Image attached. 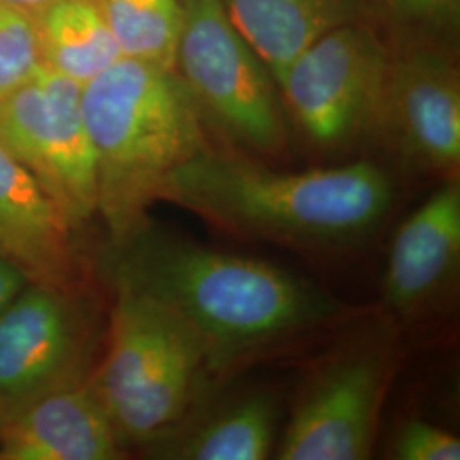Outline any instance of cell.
<instances>
[{
  "instance_id": "30bf717a",
  "label": "cell",
  "mask_w": 460,
  "mask_h": 460,
  "mask_svg": "<svg viewBox=\"0 0 460 460\" xmlns=\"http://www.w3.org/2000/svg\"><path fill=\"white\" fill-rule=\"evenodd\" d=\"M414 167L456 180L460 164V79L438 49L391 57L378 127Z\"/></svg>"
},
{
  "instance_id": "9a60e30c",
  "label": "cell",
  "mask_w": 460,
  "mask_h": 460,
  "mask_svg": "<svg viewBox=\"0 0 460 460\" xmlns=\"http://www.w3.org/2000/svg\"><path fill=\"white\" fill-rule=\"evenodd\" d=\"M34 26L43 66L83 87L123 58L94 0H53Z\"/></svg>"
},
{
  "instance_id": "4fadbf2b",
  "label": "cell",
  "mask_w": 460,
  "mask_h": 460,
  "mask_svg": "<svg viewBox=\"0 0 460 460\" xmlns=\"http://www.w3.org/2000/svg\"><path fill=\"white\" fill-rule=\"evenodd\" d=\"M460 263V188L447 180L397 229L384 279L387 305L412 314L440 296Z\"/></svg>"
},
{
  "instance_id": "2e32d148",
  "label": "cell",
  "mask_w": 460,
  "mask_h": 460,
  "mask_svg": "<svg viewBox=\"0 0 460 460\" xmlns=\"http://www.w3.org/2000/svg\"><path fill=\"white\" fill-rule=\"evenodd\" d=\"M275 437V406L263 394L247 395L222 408L197 427L167 435L165 457L182 460H261Z\"/></svg>"
},
{
  "instance_id": "3957f363",
  "label": "cell",
  "mask_w": 460,
  "mask_h": 460,
  "mask_svg": "<svg viewBox=\"0 0 460 460\" xmlns=\"http://www.w3.org/2000/svg\"><path fill=\"white\" fill-rule=\"evenodd\" d=\"M110 241L144 227L165 180L208 148L205 116L174 68L119 58L83 87Z\"/></svg>"
},
{
  "instance_id": "7402d4cb",
  "label": "cell",
  "mask_w": 460,
  "mask_h": 460,
  "mask_svg": "<svg viewBox=\"0 0 460 460\" xmlns=\"http://www.w3.org/2000/svg\"><path fill=\"white\" fill-rule=\"evenodd\" d=\"M0 2L14 7L19 13L31 17L34 21L36 17L40 16L49 7L53 0H0Z\"/></svg>"
},
{
  "instance_id": "277c9868",
  "label": "cell",
  "mask_w": 460,
  "mask_h": 460,
  "mask_svg": "<svg viewBox=\"0 0 460 460\" xmlns=\"http://www.w3.org/2000/svg\"><path fill=\"white\" fill-rule=\"evenodd\" d=\"M113 288L108 346L89 385L121 447L157 444L181 425L210 363L172 309L132 287Z\"/></svg>"
},
{
  "instance_id": "e0dca14e",
  "label": "cell",
  "mask_w": 460,
  "mask_h": 460,
  "mask_svg": "<svg viewBox=\"0 0 460 460\" xmlns=\"http://www.w3.org/2000/svg\"><path fill=\"white\" fill-rule=\"evenodd\" d=\"M123 57L174 68L180 0H94Z\"/></svg>"
},
{
  "instance_id": "ffe728a7",
  "label": "cell",
  "mask_w": 460,
  "mask_h": 460,
  "mask_svg": "<svg viewBox=\"0 0 460 460\" xmlns=\"http://www.w3.org/2000/svg\"><path fill=\"white\" fill-rule=\"evenodd\" d=\"M395 19L427 31H447L459 24L460 0H382Z\"/></svg>"
},
{
  "instance_id": "5bb4252c",
  "label": "cell",
  "mask_w": 460,
  "mask_h": 460,
  "mask_svg": "<svg viewBox=\"0 0 460 460\" xmlns=\"http://www.w3.org/2000/svg\"><path fill=\"white\" fill-rule=\"evenodd\" d=\"M275 83L321 36L357 22L363 0H220Z\"/></svg>"
},
{
  "instance_id": "6da1fadb",
  "label": "cell",
  "mask_w": 460,
  "mask_h": 460,
  "mask_svg": "<svg viewBox=\"0 0 460 460\" xmlns=\"http://www.w3.org/2000/svg\"><path fill=\"white\" fill-rule=\"evenodd\" d=\"M104 273L157 298L193 329L217 372L268 345L334 319L340 307L261 260L150 230L110 241Z\"/></svg>"
},
{
  "instance_id": "7a4b0ae2",
  "label": "cell",
  "mask_w": 460,
  "mask_h": 460,
  "mask_svg": "<svg viewBox=\"0 0 460 460\" xmlns=\"http://www.w3.org/2000/svg\"><path fill=\"white\" fill-rule=\"evenodd\" d=\"M159 199L237 237L329 246L374 229L391 208L393 184L365 161L279 172L205 148L165 180Z\"/></svg>"
},
{
  "instance_id": "44dd1931",
  "label": "cell",
  "mask_w": 460,
  "mask_h": 460,
  "mask_svg": "<svg viewBox=\"0 0 460 460\" xmlns=\"http://www.w3.org/2000/svg\"><path fill=\"white\" fill-rule=\"evenodd\" d=\"M30 283V279L4 256H0V314L4 313Z\"/></svg>"
},
{
  "instance_id": "d6986e66",
  "label": "cell",
  "mask_w": 460,
  "mask_h": 460,
  "mask_svg": "<svg viewBox=\"0 0 460 460\" xmlns=\"http://www.w3.org/2000/svg\"><path fill=\"white\" fill-rule=\"evenodd\" d=\"M393 454L399 460H459L460 442L444 428L408 420L395 435Z\"/></svg>"
},
{
  "instance_id": "5b68a950",
  "label": "cell",
  "mask_w": 460,
  "mask_h": 460,
  "mask_svg": "<svg viewBox=\"0 0 460 460\" xmlns=\"http://www.w3.org/2000/svg\"><path fill=\"white\" fill-rule=\"evenodd\" d=\"M180 2L174 70L205 119L246 148L279 154L287 132L271 72L232 24L220 0Z\"/></svg>"
},
{
  "instance_id": "ba28073f",
  "label": "cell",
  "mask_w": 460,
  "mask_h": 460,
  "mask_svg": "<svg viewBox=\"0 0 460 460\" xmlns=\"http://www.w3.org/2000/svg\"><path fill=\"white\" fill-rule=\"evenodd\" d=\"M96 331L72 288L30 281L0 314V420L89 380Z\"/></svg>"
},
{
  "instance_id": "8992f818",
  "label": "cell",
  "mask_w": 460,
  "mask_h": 460,
  "mask_svg": "<svg viewBox=\"0 0 460 460\" xmlns=\"http://www.w3.org/2000/svg\"><path fill=\"white\" fill-rule=\"evenodd\" d=\"M0 140L77 229L98 214L96 155L83 113V85L40 66L0 98Z\"/></svg>"
},
{
  "instance_id": "9c48e42d",
  "label": "cell",
  "mask_w": 460,
  "mask_h": 460,
  "mask_svg": "<svg viewBox=\"0 0 460 460\" xmlns=\"http://www.w3.org/2000/svg\"><path fill=\"white\" fill-rule=\"evenodd\" d=\"M389 376L384 346H355L329 362L296 402L281 460L370 457Z\"/></svg>"
},
{
  "instance_id": "7c38bea8",
  "label": "cell",
  "mask_w": 460,
  "mask_h": 460,
  "mask_svg": "<svg viewBox=\"0 0 460 460\" xmlns=\"http://www.w3.org/2000/svg\"><path fill=\"white\" fill-rule=\"evenodd\" d=\"M121 444L89 380L0 420L2 460H113Z\"/></svg>"
},
{
  "instance_id": "52a82bcc",
  "label": "cell",
  "mask_w": 460,
  "mask_h": 460,
  "mask_svg": "<svg viewBox=\"0 0 460 460\" xmlns=\"http://www.w3.org/2000/svg\"><path fill=\"white\" fill-rule=\"evenodd\" d=\"M389 66L377 36L349 22L304 49L277 85L314 144L340 147L377 128Z\"/></svg>"
},
{
  "instance_id": "ac0fdd59",
  "label": "cell",
  "mask_w": 460,
  "mask_h": 460,
  "mask_svg": "<svg viewBox=\"0 0 460 460\" xmlns=\"http://www.w3.org/2000/svg\"><path fill=\"white\" fill-rule=\"evenodd\" d=\"M43 66L34 21L0 2V98Z\"/></svg>"
},
{
  "instance_id": "8fae6325",
  "label": "cell",
  "mask_w": 460,
  "mask_h": 460,
  "mask_svg": "<svg viewBox=\"0 0 460 460\" xmlns=\"http://www.w3.org/2000/svg\"><path fill=\"white\" fill-rule=\"evenodd\" d=\"M66 215L0 140V256L34 283L72 288L75 251Z\"/></svg>"
}]
</instances>
